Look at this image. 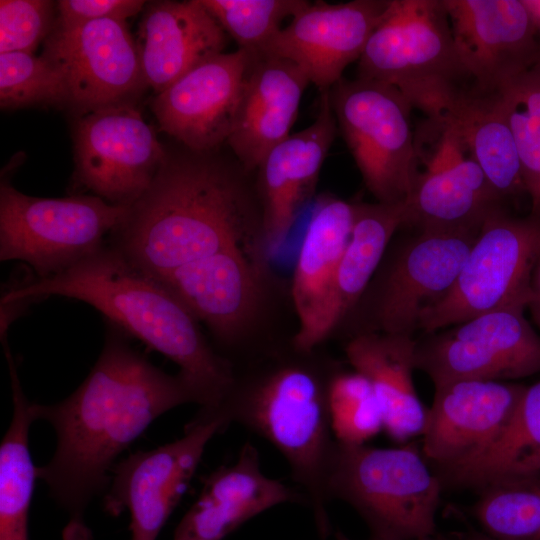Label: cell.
I'll return each instance as SVG.
<instances>
[{"mask_svg": "<svg viewBox=\"0 0 540 540\" xmlns=\"http://www.w3.org/2000/svg\"><path fill=\"white\" fill-rule=\"evenodd\" d=\"M479 229H424L409 241L382 286L376 331L412 336L422 312L455 283Z\"/></svg>", "mask_w": 540, "mask_h": 540, "instance_id": "cell-20", "label": "cell"}, {"mask_svg": "<svg viewBox=\"0 0 540 540\" xmlns=\"http://www.w3.org/2000/svg\"><path fill=\"white\" fill-rule=\"evenodd\" d=\"M537 63H540V53H539V58H538V62Z\"/></svg>", "mask_w": 540, "mask_h": 540, "instance_id": "cell-42", "label": "cell"}, {"mask_svg": "<svg viewBox=\"0 0 540 540\" xmlns=\"http://www.w3.org/2000/svg\"><path fill=\"white\" fill-rule=\"evenodd\" d=\"M228 425L220 415L198 412L181 438L148 451H137L114 465L104 508L114 516L128 510L131 540L157 539L208 442Z\"/></svg>", "mask_w": 540, "mask_h": 540, "instance_id": "cell-13", "label": "cell"}, {"mask_svg": "<svg viewBox=\"0 0 540 540\" xmlns=\"http://www.w3.org/2000/svg\"><path fill=\"white\" fill-rule=\"evenodd\" d=\"M524 307L475 316L417 341L415 367L439 386L457 380L504 381L540 372V335Z\"/></svg>", "mask_w": 540, "mask_h": 540, "instance_id": "cell-11", "label": "cell"}, {"mask_svg": "<svg viewBox=\"0 0 540 540\" xmlns=\"http://www.w3.org/2000/svg\"><path fill=\"white\" fill-rule=\"evenodd\" d=\"M406 222L405 202L355 204L352 231L335 280L334 314L337 323L358 301L390 239Z\"/></svg>", "mask_w": 540, "mask_h": 540, "instance_id": "cell-30", "label": "cell"}, {"mask_svg": "<svg viewBox=\"0 0 540 540\" xmlns=\"http://www.w3.org/2000/svg\"><path fill=\"white\" fill-rule=\"evenodd\" d=\"M130 207L95 195L30 196L2 181L0 260L26 263L35 278L53 277L102 246Z\"/></svg>", "mask_w": 540, "mask_h": 540, "instance_id": "cell-7", "label": "cell"}, {"mask_svg": "<svg viewBox=\"0 0 540 540\" xmlns=\"http://www.w3.org/2000/svg\"><path fill=\"white\" fill-rule=\"evenodd\" d=\"M540 36V0H522Z\"/></svg>", "mask_w": 540, "mask_h": 540, "instance_id": "cell-39", "label": "cell"}, {"mask_svg": "<svg viewBox=\"0 0 540 540\" xmlns=\"http://www.w3.org/2000/svg\"><path fill=\"white\" fill-rule=\"evenodd\" d=\"M540 248V217H513L498 209L483 221L448 293L420 317L428 333L507 307H528Z\"/></svg>", "mask_w": 540, "mask_h": 540, "instance_id": "cell-8", "label": "cell"}, {"mask_svg": "<svg viewBox=\"0 0 540 540\" xmlns=\"http://www.w3.org/2000/svg\"><path fill=\"white\" fill-rule=\"evenodd\" d=\"M389 0L317 1L303 7L262 52L295 64L319 88L329 90L359 60Z\"/></svg>", "mask_w": 540, "mask_h": 540, "instance_id": "cell-17", "label": "cell"}, {"mask_svg": "<svg viewBox=\"0 0 540 540\" xmlns=\"http://www.w3.org/2000/svg\"><path fill=\"white\" fill-rule=\"evenodd\" d=\"M459 540H496L491 538L490 536L484 534L483 532L479 533H471L469 535L464 536L462 539Z\"/></svg>", "mask_w": 540, "mask_h": 540, "instance_id": "cell-41", "label": "cell"}, {"mask_svg": "<svg viewBox=\"0 0 540 540\" xmlns=\"http://www.w3.org/2000/svg\"><path fill=\"white\" fill-rule=\"evenodd\" d=\"M13 413L0 445V540H29L28 518L38 479L29 450V430L36 421L33 402L25 396L15 364L5 345Z\"/></svg>", "mask_w": 540, "mask_h": 540, "instance_id": "cell-28", "label": "cell"}, {"mask_svg": "<svg viewBox=\"0 0 540 540\" xmlns=\"http://www.w3.org/2000/svg\"><path fill=\"white\" fill-rule=\"evenodd\" d=\"M49 296L85 302L179 367L199 411L217 412L234 382V366L206 340L199 321L159 281L132 265L108 240L75 265L49 278L8 287L1 306Z\"/></svg>", "mask_w": 540, "mask_h": 540, "instance_id": "cell-3", "label": "cell"}, {"mask_svg": "<svg viewBox=\"0 0 540 540\" xmlns=\"http://www.w3.org/2000/svg\"><path fill=\"white\" fill-rule=\"evenodd\" d=\"M472 516L496 540H540V473L502 478L479 488Z\"/></svg>", "mask_w": 540, "mask_h": 540, "instance_id": "cell-31", "label": "cell"}, {"mask_svg": "<svg viewBox=\"0 0 540 540\" xmlns=\"http://www.w3.org/2000/svg\"><path fill=\"white\" fill-rule=\"evenodd\" d=\"M531 292L532 299L528 307L531 309L533 318L540 328V248L532 270Z\"/></svg>", "mask_w": 540, "mask_h": 540, "instance_id": "cell-38", "label": "cell"}, {"mask_svg": "<svg viewBox=\"0 0 540 540\" xmlns=\"http://www.w3.org/2000/svg\"><path fill=\"white\" fill-rule=\"evenodd\" d=\"M308 84L292 62L265 52L250 55L226 142L247 173L291 134Z\"/></svg>", "mask_w": 540, "mask_h": 540, "instance_id": "cell-23", "label": "cell"}, {"mask_svg": "<svg viewBox=\"0 0 540 540\" xmlns=\"http://www.w3.org/2000/svg\"><path fill=\"white\" fill-rule=\"evenodd\" d=\"M444 117L504 199L526 193L514 138L498 91L471 85L462 91Z\"/></svg>", "mask_w": 540, "mask_h": 540, "instance_id": "cell-27", "label": "cell"}, {"mask_svg": "<svg viewBox=\"0 0 540 540\" xmlns=\"http://www.w3.org/2000/svg\"><path fill=\"white\" fill-rule=\"evenodd\" d=\"M540 473V381L526 386L500 437L482 455L438 474L443 486L477 488L507 477Z\"/></svg>", "mask_w": 540, "mask_h": 540, "instance_id": "cell-29", "label": "cell"}, {"mask_svg": "<svg viewBox=\"0 0 540 540\" xmlns=\"http://www.w3.org/2000/svg\"><path fill=\"white\" fill-rule=\"evenodd\" d=\"M225 348L244 340L263 297L261 271L243 246L182 266L159 281Z\"/></svg>", "mask_w": 540, "mask_h": 540, "instance_id": "cell-21", "label": "cell"}, {"mask_svg": "<svg viewBox=\"0 0 540 540\" xmlns=\"http://www.w3.org/2000/svg\"><path fill=\"white\" fill-rule=\"evenodd\" d=\"M329 95L367 189L378 202H405L417 173L412 105L395 87L360 77L342 78Z\"/></svg>", "mask_w": 540, "mask_h": 540, "instance_id": "cell-9", "label": "cell"}, {"mask_svg": "<svg viewBox=\"0 0 540 540\" xmlns=\"http://www.w3.org/2000/svg\"><path fill=\"white\" fill-rule=\"evenodd\" d=\"M294 349V348H293ZM294 349L293 356L238 375L217 411L270 442L286 459L311 508L319 537L331 533L327 478L337 443L330 411L327 370Z\"/></svg>", "mask_w": 540, "mask_h": 540, "instance_id": "cell-4", "label": "cell"}, {"mask_svg": "<svg viewBox=\"0 0 540 540\" xmlns=\"http://www.w3.org/2000/svg\"><path fill=\"white\" fill-rule=\"evenodd\" d=\"M39 104H69L61 72L42 55L0 53V106L17 109Z\"/></svg>", "mask_w": 540, "mask_h": 540, "instance_id": "cell-34", "label": "cell"}, {"mask_svg": "<svg viewBox=\"0 0 540 540\" xmlns=\"http://www.w3.org/2000/svg\"><path fill=\"white\" fill-rule=\"evenodd\" d=\"M57 4L49 0L0 1V53H33L50 35Z\"/></svg>", "mask_w": 540, "mask_h": 540, "instance_id": "cell-36", "label": "cell"}, {"mask_svg": "<svg viewBox=\"0 0 540 540\" xmlns=\"http://www.w3.org/2000/svg\"><path fill=\"white\" fill-rule=\"evenodd\" d=\"M186 403L196 397L183 377L155 366L111 322L80 386L60 402L33 403L36 420L48 422L57 437L52 458L37 475L68 513L63 540H92L85 512L106 489L118 455L156 418Z\"/></svg>", "mask_w": 540, "mask_h": 540, "instance_id": "cell-1", "label": "cell"}, {"mask_svg": "<svg viewBox=\"0 0 540 540\" xmlns=\"http://www.w3.org/2000/svg\"><path fill=\"white\" fill-rule=\"evenodd\" d=\"M136 44L145 85L157 95L222 53L226 33L201 0L154 1L145 6Z\"/></svg>", "mask_w": 540, "mask_h": 540, "instance_id": "cell-25", "label": "cell"}, {"mask_svg": "<svg viewBox=\"0 0 540 540\" xmlns=\"http://www.w3.org/2000/svg\"><path fill=\"white\" fill-rule=\"evenodd\" d=\"M56 4V25L72 27L103 19L126 21L127 18L142 11L146 1L61 0Z\"/></svg>", "mask_w": 540, "mask_h": 540, "instance_id": "cell-37", "label": "cell"}, {"mask_svg": "<svg viewBox=\"0 0 540 540\" xmlns=\"http://www.w3.org/2000/svg\"><path fill=\"white\" fill-rule=\"evenodd\" d=\"M238 49L253 55L264 50L282 21L308 4L304 0H201Z\"/></svg>", "mask_w": 540, "mask_h": 540, "instance_id": "cell-33", "label": "cell"}, {"mask_svg": "<svg viewBox=\"0 0 540 540\" xmlns=\"http://www.w3.org/2000/svg\"><path fill=\"white\" fill-rule=\"evenodd\" d=\"M443 484L414 443L377 448L337 441L328 472L331 500L350 505L370 540H414L437 534Z\"/></svg>", "mask_w": 540, "mask_h": 540, "instance_id": "cell-6", "label": "cell"}, {"mask_svg": "<svg viewBox=\"0 0 540 540\" xmlns=\"http://www.w3.org/2000/svg\"><path fill=\"white\" fill-rule=\"evenodd\" d=\"M360 78L395 87L428 119L473 85L443 0H389L358 60Z\"/></svg>", "mask_w": 540, "mask_h": 540, "instance_id": "cell-5", "label": "cell"}, {"mask_svg": "<svg viewBox=\"0 0 540 540\" xmlns=\"http://www.w3.org/2000/svg\"><path fill=\"white\" fill-rule=\"evenodd\" d=\"M473 85L498 91L538 62L540 36L522 0H443Z\"/></svg>", "mask_w": 540, "mask_h": 540, "instance_id": "cell-16", "label": "cell"}, {"mask_svg": "<svg viewBox=\"0 0 540 540\" xmlns=\"http://www.w3.org/2000/svg\"><path fill=\"white\" fill-rule=\"evenodd\" d=\"M417 170L405 201L407 224L421 230L477 229L502 198L444 117L428 119L415 136Z\"/></svg>", "mask_w": 540, "mask_h": 540, "instance_id": "cell-12", "label": "cell"}, {"mask_svg": "<svg viewBox=\"0 0 540 540\" xmlns=\"http://www.w3.org/2000/svg\"><path fill=\"white\" fill-rule=\"evenodd\" d=\"M74 183L115 205L131 206L168 154L132 102L85 112L74 131Z\"/></svg>", "mask_w": 540, "mask_h": 540, "instance_id": "cell-10", "label": "cell"}, {"mask_svg": "<svg viewBox=\"0 0 540 540\" xmlns=\"http://www.w3.org/2000/svg\"><path fill=\"white\" fill-rule=\"evenodd\" d=\"M41 55L61 72L69 104L84 112L131 102L146 87L136 39L126 21L55 24Z\"/></svg>", "mask_w": 540, "mask_h": 540, "instance_id": "cell-14", "label": "cell"}, {"mask_svg": "<svg viewBox=\"0 0 540 540\" xmlns=\"http://www.w3.org/2000/svg\"><path fill=\"white\" fill-rule=\"evenodd\" d=\"M284 503L307 504L303 493L266 476L259 453L246 442L236 460L205 480L193 505L176 527L173 540H223L242 524Z\"/></svg>", "mask_w": 540, "mask_h": 540, "instance_id": "cell-24", "label": "cell"}, {"mask_svg": "<svg viewBox=\"0 0 540 540\" xmlns=\"http://www.w3.org/2000/svg\"><path fill=\"white\" fill-rule=\"evenodd\" d=\"M246 173L213 152L168 155L108 242L157 281L242 246L254 233L260 237L261 225Z\"/></svg>", "mask_w": 540, "mask_h": 540, "instance_id": "cell-2", "label": "cell"}, {"mask_svg": "<svg viewBox=\"0 0 540 540\" xmlns=\"http://www.w3.org/2000/svg\"><path fill=\"white\" fill-rule=\"evenodd\" d=\"M526 386L492 380H457L435 387L421 450L442 474L471 463L500 437Z\"/></svg>", "mask_w": 540, "mask_h": 540, "instance_id": "cell-15", "label": "cell"}, {"mask_svg": "<svg viewBox=\"0 0 540 540\" xmlns=\"http://www.w3.org/2000/svg\"><path fill=\"white\" fill-rule=\"evenodd\" d=\"M329 90L321 92L314 122L276 145L256 169L260 239L267 253L282 247L314 195L337 131Z\"/></svg>", "mask_w": 540, "mask_h": 540, "instance_id": "cell-19", "label": "cell"}, {"mask_svg": "<svg viewBox=\"0 0 540 540\" xmlns=\"http://www.w3.org/2000/svg\"><path fill=\"white\" fill-rule=\"evenodd\" d=\"M417 341L410 335L360 333L345 346L354 371L370 383L379 404L383 431L399 443L422 436L428 409L413 382Z\"/></svg>", "mask_w": 540, "mask_h": 540, "instance_id": "cell-26", "label": "cell"}, {"mask_svg": "<svg viewBox=\"0 0 540 540\" xmlns=\"http://www.w3.org/2000/svg\"><path fill=\"white\" fill-rule=\"evenodd\" d=\"M519 156L531 215L540 217V63L498 90Z\"/></svg>", "mask_w": 540, "mask_h": 540, "instance_id": "cell-32", "label": "cell"}, {"mask_svg": "<svg viewBox=\"0 0 540 540\" xmlns=\"http://www.w3.org/2000/svg\"><path fill=\"white\" fill-rule=\"evenodd\" d=\"M335 539L336 540H353L351 538H349L346 534H344L342 531L338 530L336 531L335 533ZM414 540H444L442 537H440L439 535H434V536H430V537H425V538H420V539H414Z\"/></svg>", "mask_w": 540, "mask_h": 540, "instance_id": "cell-40", "label": "cell"}, {"mask_svg": "<svg viewBox=\"0 0 540 540\" xmlns=\"http://www.w3.org/2000/svg\"><path fill=\"white\" fill-rule=\"evenodd\" d=\"M328 398L331 427L338 442L365 444L383 431L379 404L370 383L360 373L336 372Z\"/></svg>", "mask_w": 540, "mask_h": 540, "instance_id": "cell-35", "label": "cell"}, {"mask_svg": "<svg viewBox=\"0 0 540 540\" xmlns=\"http://www.w3.org/2000/svg\"><path fill=\"white\" fill-rule=\"evenodd\" d=\"M249 61L240 49L219 53L157 94L151 108L160 129L198 153L227 142Z\"/></svg>", "mask_w": 540, "mask_h": 540, "instance_id": "cell-18", "label": "cell"}, {"mask_svg": "<svg viewBox=\"0 0 540 540\" xmlns=\"http://www.w3.org/2000/svg\"><path fill=\"white\" fill-rule=\"evenodd\" d=\"M355 204L330 195L313 207L298 253L292 297L299 320L295 350L310 353L338 324L334 314L336 274L348 243Z\"/></svg>", "mask_w": 540, "mask_h": 540, "instance_id": "cell-22", "label": "cell"}]
</instances>
